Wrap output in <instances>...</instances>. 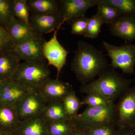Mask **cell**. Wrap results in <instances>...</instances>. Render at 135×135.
Wrapping results in <instances>:
<instances>
[{
    "instance_id": "obj_1",
    "label": "cell",
    "mask_w": 135,
    "mask_h": 135,
    "mask_svg": "<svg viewBox=\"0 0 135 135\" xmlns=\"http://www.w3.org/2000/svg\"><path fill=\"white\" fill-rule=\"evenodd\" d=\"M77 45L71 70L81 84H86L95 79L109 68V65L103 51L94 45L81 40Z\"/></svg>"
},
{
    "instance_id": "obj_2",
    "label": "cell",
    "mask_w": 135,
    "mask_h": 135,
    "mask_svg": "<svg viewBox=\"0 0 135 135\" xmlns=\"http://www.w3.org/2000/svg\"><path fill=\"white\" fill-rule=\"evenodd\" d=\"M131 83V80L126 79L114 69L109 68L96 79L82 84L80 92L98 94L114 103L130 87Z\"/></svg>"
},
{
    "instance_id": "obj_3",
    "label": "cell",
    "mask_w": 135,
    "mask_h": 135,
    "mask_svg": "<svg viewBox=\"0 0 135 135\" xmlns=\"http://www.w3.org/2000/svg\"><path fill=\"white\" fill-rule=\"evenodd\" d=\"M71 121L76 128L81 130L103 126H117L115 104L113 103L104 106L87 107Z\"/></svg>"
},
{
    "instance_id": "obj_4",
    "label": "cell",
    "mask_w": 135,
    "mask_h": 135,
    "mask_svg": "<svg viewBox=\"0 0 135 135\" xmlns=\"http://www.w3.org/2000/svg\"><path fill=\"white\" fill-rule=\"evenodd\" d=\"M50 74L46 64L24 61L20 63L12 80L28 92H38L50 79Z\"/></svg>"
},
{
    "instance_id": "obj_5",
    "label": "cell",
    "mask_w": 135,
    "mask_h": 135,
    "mask_svg": "<svg viewBox=\"0 0 135 135\" xmlns=\"http://www.w3.org/2000/svg\"><path fill=\"white\" fill-rule=\"evenodd\" d=\"M104 49L111 60L110 66L121 69L123 73L133 74L135 67V44L118 46L103 42Z\"/></svg>"
},
{
    "instance_id": "obj_6",
    "label": "cell",
    "mask_w": 135,
    "mask_h": 135,
    "mask_svg": "<svg viewBox=\"0 0 135 135\" xmlns=\"http://www.w3.org/2000/svg\"><path fill=\"white\" fill-rule=\"evenodd\" d=\"M46 41L43 35L36 33L26 41L13 46L11 51L21 60L46 64L43 53Z\"/></svg>"
},
{
    "instance_id": "obj_7",
    "label": "cell",
    "mask_w": 135,
    "mask_h": 135,
    "mask_svg": "<svg viewBox=\"0 0 135 135\" xmlns=\"http://www.w3.org/2000/svg\"><path fill=\"white\" fill-rule=\"evenodd\" d=\"M117 126L119 128L135 126V85L130 87L115 104Z\"/></svg>"
},
{
    "instance_id": "obj_8",
    "label": "cell",
    "mask_w": 135,
    "mask_h": 135,
    "mask_svg": "<svg viewBox=\"0 0 135 135\" xmlns=\"http://www.w3.org/2000/svg\"><path fill=\"white\" fill-rule=\"evenodd\" d=\"M47 102L39 92H27L15 105L21 120L41 116Z\"/></svg>"
},
{
    "instance_id": "obj_9",
    "label": "cell",
    "mask_w": 135,
    "mask_h": 135,
    "mask_svg": "<svg viewBox=\"0 0 135 135\" xmlns=\"http://www.w3.org/2000/svg\"><path fill=\"white\" fill-rule=\"evenodd\" d=\"M60 29L57 28L54 31L52 38L45 42L43 48L44 56L47 60L49 65L53 66L56 69V79H59L62 69L66 64V58L69 53L57 39V32Z\"/></svg>"
},
{
    "instance_id": "obj_10",
    "label": "cell",
    "mask_w": 135,
    "mask_h": 135,
    "mask_svg": "<svg viewBox=\"0 0 135 135\" xmlns=\"http://www.w3.org/2000/svg\"><path fill=\"white\" fill-rule=\"evenodd\" d=\"M99 0H60L59 12L64 22L71 25L76 20L85 16L90 8L97 5Z\"/></svg>"
},
{
    "instance_id": "obj_11",
    "label": "cell",
    "mask_w": 135,
    "mask_h": 135,
    "mask_svg": "<svg viewBox=\"0 0 135 135\" xmlns=\"http://www.w3.org/2000/svg\"><path fill=\"white\" fill-rule=\"evenodd\" d=\"M71 86L69 83L56 78H50L44 84L38 92L43 96L47 103L62 102Z\"/></svg>"
},
{
    "instance_id": "obj_12",
    "label": "cell",
    "mask_w": 135,
    "mask_h": 135,
    "mask_svg": "<svg viewBox=\"0 0 135 135\" xmlns=\"http://www.w3.org/2000/svg\"><path fill=\"white\" fill-rule=\"evenodd\" d=\"M30 24L37 33H49L60 28L65 23L60 13L50 15H31Z\"/></svg>"
},
{
    "instance_id": "obj_13",
    "label": "cell",
    "mask_w": 135,
    "mask_h": 135,
    "mask_svg": "<svg viewBox=\"0 0 135 135\" xmlns=\"http://www.w3.org/2000/svg\"><path fill=\"white\" fill-rule=\"evenodd\" d=\"M114 36L126 42L135 40V16H122L114 22L110 27Z\"/></svg>"
},
{
    "instance_id": "obj_14",
    "label": "cell",
    "mask_w": 135,
    "mask_h": 135,
    "mask_svg": "<svg viewBox=\"0 0 135 135\" xmlns=\"http://www.w3.org/2000/svg\"><path fill=\"white\" fill-rule=\"evenodd\" d=\"M28 91L12 80L0 83V104L15 106Z\"/></svg>"
},
{
    "instance_id": "obj_15",
    "label": "cell",
    "mask_w": 135,
    "mask_h": 135,
    "mask_svg": "<svg viewBox=\"0 0 135 135\" xmlns=\"http://www.w3.org/2000/svg\"><path fill=\"white\" fill-rule=\"evenodd\" d=\"M6 30L13 46L26 41L37 33L31 24L24 23L15 17L11 20Z\"/></svg>"
},
{
    "instance_id": "obj_16",
    "label": "cell",
    "mask_w": 135,
    "mask_h": 135,
    "mask_svg": "<svg viewBox=\"0 0 135 135\" xmlns=\"http://www.w3.org/2000/svg\"><path fill=\"white\" fill-rule=\"evenodd\" d=\"M20 121L15 106L0 104V132L3 134L15 133Z\"/></svg>"
},
{
    "instance_id": "obj_17",
    "label": "cell",
    "mask_w": 135,
    "mask_h": 135,
    "mask_svg": "<svg viewBox=\"0 0 135 135\" xmlns=\"http://www.w3.org/2000/svg\"><path fill=\"white\" fill-rule=\"evenodd\" d=\"M15 133L17 135H49L48 123L41 116L21 120Z\"/></svg>"
},
{
    "instance_id": "obj_18",
    "label": "cell",
    "mask_w": 135,
    "mask_h": 135,
    "mask_svg": "<svg viewBox=\"0 0 135 135\" xmlns=\"http://www.w3.org/2000/svg\"><path fill=\"white\" fill-rule=\"evenodd\" d=\"M21 60L11 51L0 54V81L12 80L20 65Z\"/></svg>"
},
{
    "instance_id": "obj_19",
    "label": "cell",
    "mask_w": 135,
    "mask_h": 135,
    "mask_svg": "<svg viewBox=\"0 0 135 135\" xmlns=\"http://www.w3.org/2000/svg\"><path fill=\"white\" fill-rule=\"evenodd\" d=\"M31 15H50L60 13L59 1L27 0Z\"/></svg>"
},
{
    "instance_id": "obj_20",
    "label": "cell",
    "mask_w": 135,
    "mask_h": 135,
    "mask_svg": "<svg viewBox=\"0 0 135 135\" xmlns=\"http://www.w3.org/2000/svg\"><path fill=\"white\" fill-rule=\"evenodd\" d=\"M41 116L47 123L69 119L62 102L47 103Z\"/></svg>"
},
{
    "instance_id": "obj_21",
    "label": "cell",
    "mask_w": 135,
    "mask_h": 135,
    "mask_svg": "<svg viewBox=\"0 0 135 135\" xmlns=\"http://www.w3.org/2000/svg\"><path fill=\"white\" fill-rule=\"evenodd\" d=\"M62 103L68 119L71 120L78 115V112L83 105L81 101L76 95L72 86Z\"/></svg>"
},
{
    "instance_id": "obj_22",
    "label": "cell",
    "mask_w": 135,
    "mask_h": 135,
    "mask_svg": "<svg viewBox=\"0 0 135 135\" xmlns=\"http://www.w3.org/2000/svg\"><path fill=\"white\" fill-rule=\"evenodd\" d=\"M96 14L101 18L104 24L111 25L121 15L113 7L105 3L103 0H99Z\"/></svg>"
},
{
    "instance_id": "obj_23",
    "label": "cell",
    "mask_w": 135,
    "mask_h": 135,
    "mask_svg": "<svg viewBox=\"0 0 135 135\" xmlns=\"http://www.w3.org/2000/svg\"><path fill=\"white\" fill-rule=\"evenodd\" d=\"M49 135H71L75 128L69 119L48 123Z\"/></svg>"
},
{
    "instance_id": "obj_24",
    "label": "cell",
    "mask_w": 135,
    "mask_h": 135,
    "mask_svg": "<svg viewBox=\"0 0 135 135\" xmlns=\"http://www.w3.org/2000/svg\"><path fill=\"white\" fill-rule=\"evenodd\" d=\"M115 8L122 16H135V0H103Z\"/></svg>"
},
{
    "instance_id": "obj_25",
    "label": "cell",
    "mask_w": 135,
    "mask_h": 135,
    "mask_svg": "<svg viewBox=\"0 0 135 135\" xmlns=\"http://www.w3.org/2000/svg\"><path fill=\"white\" fill-rule=\"evenodd\" d=\"M12 6L15 17L24 23L30 24L31 13L27 0H12Z\"/></svg>"
},
{
    "instance_id": "obj_26",
    "label": "cell",
    "mask_w": 135,
    "mask_h": 135,
    "mask_svg": "<svg viewBox=\"0 0 135 135\" xmlns=\"http://www.w3.org/2000/svg\"><path fill=\"white\" fill-rule=\"evenodd\" d=\"M14 17L12 0H0V25L7 30Z\"/></svg>"
},
{
    "instance_id": "obj_27",
    "label": "cell",
    "mask_w": 135,
    "mask_h": 135,
    "mask_svg": "<svg viewBox=\"0 0 135 135\" xmlns=\"http://www.w3.org/2000/svg\"><path fill=\"white\" fill-rule=\"evenodd\" d=\"M103 22L97 15H93L88 18L86 30L84 36L85 38L91 39L97 38L101 32Z\"/></svg>"
},
{
    "instance_id": "obj_28",
    "label": "cell",
    "mask_w": 135,
    "mask_h": 135,
    "mask_svg": "<svg viewBox=\"0 0 135 135\" xmlns=\"http://www.w3.org/2000/svg\"><path fill=\"white\" fill-rule=\"evenodd\" d=\"M113 103L114 102H112L100 95L94 94H87L81 101L83 105H86L87 107H90L104 106Z\"/></svg>"
},
{
    "instance_id": "obj_29",
    "label": "cell",
    "mask_w": 135,
    "mask_h": 135,
    "mask_svg": "<svg viewBox=\"0 0 135 135\" xmlns=\"http://www.w3.org/2000/svg\"><path fill=\"white\" fill-rule=\"evenodd\" d=\"M119 128L117 126H107L83 130L87 135H117Z\"/></svg>"
},
{
    "instance_id": "obj_30",
    "label": "cell",
    "mask_w": 135,
    "mask_h": 135,
    "mask_svg": "<svg viewBox=\"0 0 135 135\" xmlns=\"http://www.w3.org/2000/svg\"><path fill=\"white\" fill-rule=\"evenodd\" d=\"M88 18L83 16L76 20L71 24V33L74 35H84L86 30Z\"/></svg>"
},
{
    "instance_id": "obj_31",
    "label": "cell",
    "mask_w": 135,
    "mask_h": 135,
    "mask_svg": "<svg viewBox=\"0 0 135 135\" xmlns=\"http://www.w3.org/2000/svg\"><path fill=\"white\" fill-rule=\"evenodd\" d=\"M13 46L7 32L0 25V54L11 51Z\"/></svg>"
},
{
    "instance_id": "obj_32",
    "label": "cell",
    "mask_w": 135,
    "mask_h": 135,
    "mask_svg": "<svg viewBox=\"0 0 135 135\" xmlns=\"http://www.w3.org/2000/svg\"><path fill=\"white\" fill-rule=\"evenodd\" d=\"M117 135H135V127H129L119 128Z\"/></svg>"
},
{
    "instance_id": "obj_33",
    "label": "cell",
    "mask_w": 135,
    "mask_h": 135,
    "mask_svg": "<svg viewBox=\"0 0 135 135\" xmlns=\"http://www.w3.org/2000/svg\"><path fill=\"white\" fill-rule=\"evenodd\" d=\"M71 135H87L83 130L75 128Z\"/></svg>"
},
{
    "instance_id": "obj_34",
    "label": "cell",
    "mask_w": 135,
    "mask_h": 135,
    "mask_svg": "<svg viewBox=\"0 0 135 135\" xmlns=\"http://www.w3.org/2000/svg\"><path fill=\"white\" fill-rule=\"evenodd\" d=\"M5 135H17L15 134V133H11V134H6Z\"/></svg>"
},
{
    "instance_id": "obj_35",
    "label": "cell",
    "mask_w": 135,
    "mask_h": 135,
    "mask_svg": "<svg viewBox=\"0 0 135 135\" xmlns=\"http://www.w3.org/2000/svg\"><path fill=\"white\" fill-rule=\"evenodd\" d=\"M0 135H3V134H2V133H1V132H0Z\"/></svg>"
},
{
    "instance_id": "obj_36",
    "label": "cell",
    "mask_w": 135,
    "mask_h": 135,
    "mask_svg": "<svg viewBox=\"0 0 135 135\" xmlns=\"http://www.w3.org/2000/svg\"><path fill=\"white\" fill-rule=\"evenodd\" d=\"M0 83H1V81H0Z\"/></svg>"
},
{
    "instance_id": "obj_37",
    "label": "cell",
    "mask_w": 135,
    "mask_h": 135,
    "mask_svg": "<svg viewBox=\"0 0 135 135\" xmlns=\"http://www.w3.org/2000/svg\"><path fill=\"white\" fill-rule=\"evenodd\" d=\"M134 127H135V126H134Z\"/></svg>"
}]
</instances>
